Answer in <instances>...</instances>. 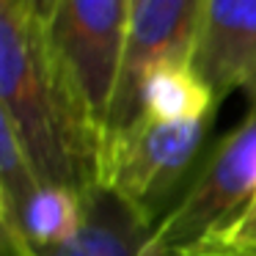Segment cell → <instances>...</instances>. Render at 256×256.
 Returning a JSON list of instances; mask_svg holds the SVG:
<instances>
[{
    "mask_svg": "<svg viewBox=\"0 0 256 256\" xmlns=\"http://www.w3.org/2000/svg\"><path fill=\"white\" fill-rule=\"evenodd\" d=\"M0 116L42 182L83 198L100 188L102 132L69 88L44 25L14 0H0Z\"/></svg>",
    "mask_w": 256,
    "mask_h": 256,
    "instance_id": "6da1fadb",
    "label": "cell"
},
{
    "mask_svg": "<svg viewBox=\"0 0 256 256\" xmlns=\"http://www.w3.org/2000/svg\"><path fill=\"white\" fill-rule=\"evenodd\" d=\"M256 201V105L212 149L193 184L157 220L144 256H182L223 237Z\"/></svg>",
    "mask_w": 256,
    "mask_h": 256,
    "instance_id": "7a4b0ae2",
    "label": "cell"
},
{
    "mask_svg": "<svg viewBox=\"0 0 256 256\" xmlns=\"http://www.w3.org/2000/svg\"><path fill=\"white\" fill-rule=\"evenodd\" d=\"M212 127V116L160 122L140 116L102 146L100 188L110 190L152 228L176 201Z\"/></svg>",
    "mask_w": 256,
    "mask_h": 256,
    "instance_id": "3957f363",
    "label": "cell"
},
{
    "mask_svg": "<svg viewBox=\"0 0 256 256\" xmlns=\"http://www.w3.org/2000/svg\"><path fill=\"white\" fill-rule=\"evenodd\" d=\"M132 0H58L47 42L69 88L105 138L110 100L122 72Z\"/></svg>",
    "mask_w": 256,
    "mask_h": 256,
    "instance_id": "277c9868",
    "label": "cell"
},
{
    "mask_svg": "<svg viewBox=\"0 0 256 256\" xmlns=\"http://www.w3.org/2000/svg\"><path fill=\"white\" fill-rule=\"evenodd\" d=\"M206 0H138L132 6L122 72L105 122V140L138 122V96L146 74L166 64H190Z\"/></svg>",
    "mask_w": 256,
    "mask_h": 256,
    "instance_id": "5b68a950",
    "label": "cell"
},
{
    "mask_svg": "<svg viewBox=\"0 0 256 256\" xmlns=\"http://www.w3.org/2000/svg\"><path fill=\"white\" fill-rule=\"evenodd\" d=\"M190 66L218 102L245 91L256 105V0H206Z\"/></svg>",
    "mask_w": 256,
    "mask_h": 256,
    "instance_id": "8992f818",
    "label": "cell"
},
{
    "mask_svg": "<svg viewBox=\"0 0 256 256\" xmlns=\"http://www.w3.org/2000/svg\"><path fill=\"white\" fill-rule=\"evenodd\" d=\"M152 226L110 190L96 188L86 198L83 228L69 242L34 256H144Z\"/></svg>",
    "mask_w": 256,
    "mask_h": 256,
    "instance_id": "52a82bcc",
    "label": "cell"
},
{
    "mask_svg": "<svg viewBox=\"0 0 256 256\" xmlns=\"http://www.w3.org/2000/svg\"><path fill=\"white\" fill-rule=\"evenodd\" d=\"M218 105L220 102L190 64H166L146 74L138 96V118L190 122L215 116Z\"/></svg>",
    "mask_w": 256,
    "mask_h": 256,
    "instance_id": "ba28073f",
    "label": "cell"
},
{
    "mask_svg": "<svg viewBox=\"0 0 256 256\" xmlns=\"http://www.w3.org/2000/svg\"><path fill=\"white\" fill-rule=\"evenodd\" d=\"M210 248H248V250H256V201L242 215V220H240L237 226H232L223 237L212 240V242L201 245V248H196V250H210Z\"/></svg>",
    "mask_w": 256,
    "mask_h": 256,
    "instance_id": "9c48e42d",
    "label": "cell"
},
{
    "mask_svg": "<svg viewBox=\"0 0 256 256\" xmlns=\"http://www.w3.org/2000/svg\"><path fill=\"white\" fill-rule=\"evenodd\" d=\"M20 8H22L28 17H34L36 22H42L47 28L52 20V14H56V6H58V0H14Z\"/></svg>",
    "mask_w": 256,
    "mask_h": 256,
    "instance_id": "30bf717a",
    "label": "cell"
},
{
    "mask_svg": "<svg viewBox=\"0 0 256 256\" xmlns=\"http://www.w3.org/2000/svg\"><path fill=\"white\" fill-rule=\"evenodd\" d=\"M182 256H256V250L248 248H210V250H190Z\"/></svg>",
    "mask_w": 256,
    "mask_h": 256,
    "instance_id": "8fae6325",
    "label": "cell"
},
{
    "mask_svg": "<svg viewBox=\"0 0 256 256\" xmlns=\"http://www.w3.org/2000/svg\"><path fill=\"white\" fill-rule=\"evenodd\" d=\"M135 3H138V0H132V6H135Z\"/></svg>",
    "mask_w": 256,
    "mask_h": 256,
    "instance_id": "7c38bea8",
    "label": "cell"
}]
</instances>
